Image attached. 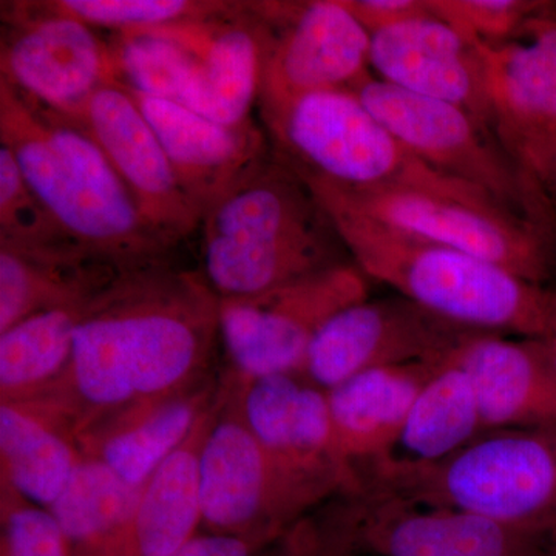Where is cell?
I'll list each match as a JSON object with an SVG mask.
<instances>
[{
    "label": "cell",
    "mask_w": 556,
    "mask_h": 556,
    "mask_svg": "<svg viewBox=\"0 0 556 556\" xmlns=\"http://www.w3.org/2000/svg\"><path fill=\"white\" fill-rule=\"evenodd\" d=\"M230 390L252 433L281 464L342 495L364 493L361 473L340 452L327 391L298 375L239 380Z\"/></svg>",
    "instance_id": "e0dca14e"
},
{
    "label": "cell",
    "mask_w": 556,
    "mask_h": 556,
    "mask_svg": "<svg viewBox=\"0 0 556 556\" xmlns=\"http://www.w3.org/2000/svg\"><path fill=\"white\" fill-rule=\"evenodd\" d=\"M441 362L369 369L327 391L340 452L358 473L394 455L413 404Z\"/></svg>",
    "instance_id": "603a6c76"
},
{
    "label": "cell",
    "mask_w": 556,
    "mask_h": 556,
    "mask_svg": "<svg viewBox=\"0 0 556 556\" xmlns=\"http://www.w3.org/2000/svg\"><path fill=\"white\" fill-rule=\"evenodd\" d=\"M274 543L207 532L193 536L170 556H263Z\"/></svg>",
    "instance_id": "8d00e7d4"
},
{
    "label": "cell",
    "mask_w": 556,
    "mask_h": 556,
    "mask_svg": "<svg viewBox=\"0 0 556 556\" xmlns=\"http://www.w3.org/2000/svg\"><path fill=\"white\" fill-rule=\"evenodd\" d=\"M201 228L204 277L219 299L254 298L348 263L327 208L273 150L207 208Z\"/></svg>",
    "instance_id": "7a4b0ae2"
},
{
    "label": "cell",
    "mask_w": 556,
    "mask_h": 556,
    "mask_svg": "<svg viewBox=\"0 0 556 556\" xmlns=\"http://www.w3.org/2000/svg\"><path fill=\"white\" fill-rule=\"evenodd\" d=\"M53 5L90 27L124 33L211 21L228 13L236 3L197 0H58Z\"/></svg>",
    "instance_id": "4dcf8cb0"
},
{
    "label": "cell",
    "mask_w": 556,
    "mask_h": 556,
    "mask_svg": "<svg viewBox=\"0 0 556 556\" xmlns=\"http://www.w3.org/2000/svg\"><path fill=\"white\" fill-rule=\"evenodd\" d=\"M552 556H556V546H555V551H554V554H552Z\"/></svg>",
    "instance_id": "f35d334b"
},
{
    "label": "cell",
    "mask_w": 556,
    "mask_h": 556,
    "mask_svg": "<svg viewBox=\"0 0 556 556\" xmlns=\"http://www.w3.org/2000/svg\"><path fill=\"white\" fill-rule=\"evenodd\" d=\"M492 131L504 152L556 199V9L501 46H481Z\"/></svg>",
    "instance_id": "7c38bea8"
},
{
    "label": "cell",
    "mask_w": 556,
    "mask_h": 556,
    "mask_svg": "<svg viewBox=\"0 0 556 556\" xmlns=\"http://www.w3.org/2000/svg\"><path fill=\"white\" fill-rule=\"evenodd\" d=\"M540 342L541 345H543V350L544 353H546L548 362H551L552 367H554L556 371V331L546 339H540Z\"/></svg>",
    "instance_id": "74e56055"
},
{
    "label": "cell",
    "mask_w": 556,
    "mask_h": 556,
    "mask_svg": "<svg viewBox=\"0 0 556 556\" xmlns=\"http://www.w3.org/2000/svg\"><path fill=\"white\" fill-rule=\"evenodd\" d=\"M268 27L258 104L325 90H354L371 78V35L342 0L251 2Z\"/></svg>",
    "instance_id": "4fadbf2b"
},
{
    "label": "cell",
    "mask_w": 556,
    "mask_h": 556,
    "mask_svg": "<svg viewBox=\"0 0 556 556\" xmlns=\"http://www.w3.org/2000/svg\"><path fill=\"white\" fill-rule=\"evenodd\" d=\"M149 121L186 195L206 214L260 160L269 153L257 124L225 126L174 100L131 93Z\"/></svg>",
    "instance_id": "d6986e66"
},
{
    "label": "cell",
    "mask_w": 556,
    "mask_h": 556,
    "mask_svg": "<svg viewBox=\"0 0 556 556\" xmlns=\"http://www.w3.org/2000/svg\"><path fill=\"white\" fill-rule=\"evenodd\" d=\"M2 556H73L60 522L47 508L20 503V495L2 485Z\"/></svg>",
    "instance_id": "e575fe53"
},
{
    "label": "cell",
    "mask_w": 556,
    "mask_h": 556,
    "mask_svg": "<svg viewBox=\"0 0 556 556\" xmlns=\"http://www.w3.org/2000/svg\"><path fill=\"white\" fill-rule=\"evenodd\" d=\"M219 339V298L167 258L124 270L91 300L49 401L75 438L105 420L200 387Z\"/></svg>",
    "instance_id": "6da1fadb"
},
{
    "label": "cell",
    "mask_w": 556,
    "mask_h": 556,
    "mask_svg": "<svg viewBox=\"0 0 556 556\" xmlns=\"http://www.w3.org/2000/svg\"><path fill=\"white\" fill-rule=\"evenodd\" d=\"M269 31L248 3L215 20L178 102L204 118L244 126L262 90Z\"/></svg>",
    "instance_id": "7402d4cb"
},
{
    "label": "cell",
    "mask_w": 556,
    "mask_h": 556,
    "mask_svg": "<svg viewBox=\"0 0 556 556\" xmlns=\"http://www.w3.org/2000/svg\"><path fill=\"white\" fill-rule=\"evenodd\" d=\"M484 431L470 379L448 354L413 404L393 456L433 463L466 447Z\"/></svg>",
    "instance_id": "83f0119b"
},
{
    "label": "cell",
    "mask_w": 556,
    "mask_h": 556,
    "mask_svg": "<svg viewBox=\"0 0 556 556\" xmlns=\"http://www.w3.org/2000/svg\"><path fill=\"white\" fill-rule=\"evenodd\" d=\"M302 175V174H300ZM327 211L362 215L496 263L538 285L554 269L552 233L496 204L405 188H346L302 175Z\"/></svg>",
    "instance_id": "ba28073f"
},
{
    "label": "cell",
    "mask_w": 556,
    "mask_h": 556,
    "mask_svg": "<svg viewBox=\"0 0 556 556\" xmlns=\"http://www.w3.org/2000/svg\"><path fill=\"white\" fill-rule=\"evenodd\" d=\"M0 144L25 181L73 239L131 269L167 258L169 249L119 215L124 185L104 150L65 121L43 124L38 110L0 78Z\"/></svg>",
    "instance_id": "5b68a950"
},
{
    "label": "cell",
    "mask_w": 556,
    "mask_h": 556,
    "mask_svg": "<svg viewBox=\"0 0 556 556\" xmlns=\"http://www.w3.org/2000/svg\"><path fill=\"white\" fill-rule=\"evenodd\" d=\"M336 493L342 495L270 455L241 416L232 390L218 396L200 455L201 525L207 532L274 543Z\"/></svg>",
    "instance_id": "52a82bcc"
},
{
    "label": "cell",
    "mask_w": 556,
    "mask_h": 556,
    "mask_svg": "<svg viewBox=\"0 0 556 556\" xmlns=\"http://www.w3.org/2000/svg\"><path fill=\"white\" fill-rule=\"evenodd\" d=\"M218 17L153 30L113 33L109 46L116 83L130 93L177 101Z\"/></svg>",
    "instance_id": "f1b7e54d"
},
{
    "label": "cell",
    "mask_w": 556,
    "mask_h": 556,
    "mask_svg": "<svg viewBox=\"0 0 556 556\" xmlns=\"http://www.w3.org/2000/svg\"><path fill=\"white\" fill-rule=\"evenodd\" d=\"M471 332L402 295L365 299L329 318L299 376L329 391L369 369L437 364Z\"/></svg>",
    "instance_id": "5bb4252c"
},
{
    "label": "cell",
    "mask_w": 556,
    "mask_h": 556,
    "mask_svg": "<svg viewBox=\"0 0 556 556\" xmlns=\"http://www.w3.org/2000/svg\"><path fill=\"white\" fill-rule=\"evenodd\" d=\"M139 489L100 459L84 456L51 511L67 536L73 556H102L129 518Z\"/></svg>",
    "instance_id": "f546056e"
},
{
    "label": "cell",
    "mask_w": 556,
    "mask_h": 556,
    "mask_svg": "<svg viewBox=\"0 0 556 556\" xmlns=\"http://www.w3.org/2000/svg\"><path fill=\"white\" fill-rule=\"evenodd\" d=\"M365 299L367 276L343 263L254 298L219 299V340L239 380L299 376L329 318Z\"/></svg>",
    "instance_id": "30bf717a"
},
{
    "label": "cell",
    "mask_w": 556,
    "mask_h": 556,
    "mask_svg": "<svg viewBox=\"0 0 556 556\" xmlns=\"http://www.w3.org/2000/svg\"><path fill=\"white\" fill-rule=\"evenodd\" d=\"M73 239L36 197L5 144H0V244L51 247Z\"/></svg>",
    "instance_id": "1f68e13d"
},
{
    "label": "cell",
    "mask_w": 556,
    "mask_h": 556,
    "mask_svg": "<svg viewBox=\"0 0 556 556\" xmlns=\"http://www.w3.org/2000/svg\"><path fill=\"white\" fill-rule=\"evenodd\" d=\"M361 477L365 489L556 536V428L489 430L433 463L391 456Z\"/></svg>",
    "instance_id": "277c9868"
},
{
    "label": "cell",
    "mask_w": 556,
    "mask_h": 556,
    "mask_svg": "<svg viewBox=\"0 0 556 556\" xmlns=\"http://www.w3.org/2000/svg\"><path fill=\"white\" fill-rule=\"evenodd\" d=\"M91 300L42 311L0 332L2 402L36 401L61 382L72 358L76 328Z\"/></svg>",
    "instance_id": "4316f807"
},
{
    "label": "cell",
    "mask_w": 556,
    "mask_h": 556,
    "mask_svg": "<svg viewBox=\"0 0 556 556\" xmlns=\"http://www.w3.org/2000/svg\"><path fill=\"white\" fill-rule=\"evenodd\" d=\"M438 20L471 43L501 46L514 39L522 27L546 9L536 0H427Z\"/></svg>",
    "instance_id": "d6a6232c"
},
{
    "label": "cell",
    "mask_w": 556,
    "mask_h": 556,
    "mask_svg": "<svg viewBox=\"0 0 556 556\" xmlns=\"http://www.w3.org/2000/svg\"><path fill=\"white\" fill-rule=\"evenodd\" d=\"M2 484L35 506L50 508L84 459L75 439L35 409L0 404Z\"/></svg>",
    "instance_id": "484cf974"
},
{
    "label": "cell",
    "mask_w": 556,
    "mask_h": 556,
    "mask_svg": "<svg viewBox=\"0 0 556 556\" xmlns=\"http://www.w3.org/2000/svg\"><path fill=\"white\" fill-rule=\"evenodd\" d=\"M7 3L0 78L36 108L79 118L91 97L116 83L109 42L53 2Z\"/></svg>",
    "instance_id": "8fae6325"
},
{
    "label": "cell",
    "mask_w": 556,
    "mask_h": 556,
    "mask_svg": "<svg viewBox=\"0 0 556 556\" xmlns=\"http://www.w3.org/2000/svg\"><path fill=\"white\" fill-rule=\"evenodd\" d=\"M258 109L273 152L299 174L346 188L427 190L500 206L413 155L354 91H316Z\"/></svg>",
    "instance_id": "8992f818"
},
{
    "label": "cell",
    "mask_w": 556,
    "mask_h": 556,
    "mask_svg": "<svg viewBox=\"0 0 556 556\" xmlns=\"http://www.w3.org/2000/svg\"><path fill=\"white\" fill-rule=\"evenodd\" d=\"M329 510L305 517L289 527L265 556H358L357 511L354 497Z\"/></svg>",
    "instance_id": "836d02e7"
},
{
    "label": "cell",
    "mask_w": 556,
    "mask_h": 556,
    "mask_svg": "<svg viewBox=\"0 0 556 556\" xmlns=\"http://www.w3.org/2000/svg\"><path fill=\"white\" fill-rule=\"evenodd\" d=\"M126 182L150 228L170 249L203 223V214L186 195L159 137L129 90L121 84L102 87L79 118Z\"/></svg>",
    "instance_id": "9a60e30c"
},
{
    "label": "cell",
    "mask_w": 556,
    "mask_h": 556,
    "mask_svg": "<svg viewBox=\"0 0 556 556\" xmlns=\"http://www.w3.org/2000/svg\"><path fill=\"white\" fill-rule=\"evenodd\" d=\"M218 396L192 433L139 490L129 518L102 556H170L197 535L201 518L200 455Z\"/></svg>",
    "instance_id": "44dd1931"
},
{
    "label": "cell",
    "mask_w": 556,
    "mask_h": 556,
    "mask_svg": "<svg viewBox=\"0 0 556 556\" xmlns=\"http://www.w3.org/2000/svg\"><path fill=\"white\" fill-rule=\"evenodd\" d=\"M327 212L365 276L434 316L470 331L522 339H546L556 331V289L375 219Z\"/></svg>",
    "instance_id": "3957f363"
},
{
    "label": "cell",
    "mask_w": 556,
    "mask_h": 556,
    "mask_svg": "<svg viewBox=\"0 0 556 556\" xmlns=\"http://www.w3.org/2000/svg\"><path fill=\"white\" fill-rule=\"evenodd\" d=\"M215 399L200 386L153 404L139 405L76 439L84 456L100 459L126 484L139 489L192 433Z\"/></svg>",
    "instance_id": "d4e9b609"
},
{
    "label": "cell",
    "mask_w": 556,
    "mask_h": 556,
    "mask_svg": "<svg viewBox=\"0 0 556 556\" xmlns=\"http://www.w3.org/2000/svg\"><path fill=\"white\" fill-rule=\"evenodd\" d=\"M450 357L467 372L486 431L556 428V371L540 339L471 332Z\"/></svg>",
    "instance_id": "ffe728a7"
},
{
    "label": "cell",
    "mask_w": 556,
    "mask_h": 556,
    "mask_svg": "<svg viewBox=\"0 0 556 556\" xmlns=\"http://www.w3.org/2000/svg\"><path fill=\"white\" fill-rule=\"evenodd\" d=\"M342 2L369 35L431 14L427 0H342Z\"/></svg>",
    "instance_id": "d590c367"
},
{
    "label": "cell",
    "mask_w": 556,
    "mask_h": 556,
    "mask_svg": "<svg viewBox=\"0 0 556 556\" xmlns=\"http://www.w3.org/2000/svg\"><path fill=\"white\" fill-rule=\"evenodd\" d=\"M369 64L383 83L466 110L492 131L481 49L433 14L371 35Z\"/></svg>",
    "instance_id": "ac0fdd59"
},
{
    "label": "cell",
    "mask_w": 556,
    "mask_h": 556,
    "mask_svg": "<svg viewBox=\"0 0 556 556\" xmlns=\"http://www.w3.org/2000/svg\"><path fill=\"white\" fill-rule=\"evenodd\" d=\"M358 544L375 556H552L556 536L533 535L456 508L365 489L356 496Z\"/></svg>",
    "instance_id": "2e32d148"
},
{
    "label": "cell",
    "mask_w": 556,
    "mask_h": 556,
    "mask_svg": "<svg viewBox=\"0 0 556 556\" xmlns=\"http://www.w3.org/2000/svg\"><path fill=\"white\" fill-rule=\"evenodd\" d=\"M351 91L417 159L482 190L510 214L554 236L551 197L466 110L397 89L375 76Z\"/></svg>",
    "instance_id": "9c48e42d"
},
{
    "label": "cell",
    "mask_w": 556,
    "mask_h": 556,
    "mask_svg": "<svg viewBox=\"0 0 556 556\" xmlns=\"http://www.w3.org/2000/svg\"><path fill=\"white\" fill-rule=\"evenodd\" d=\"M124 270L83 243L0 244V332L42 311L94 298Z\"/></svg>",
    "instance_id": "cb8c5ba5"
}]
</instances>
